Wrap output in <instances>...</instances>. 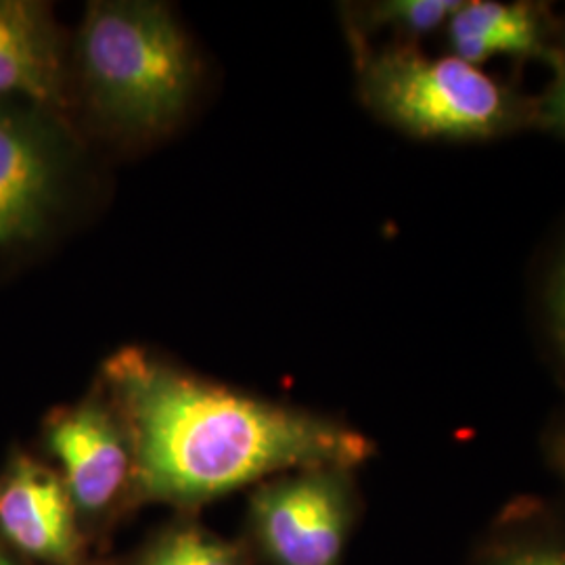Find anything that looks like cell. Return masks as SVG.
Here are the masks:
<instances>
[{"instance_id":"cell-4","label":"cell","mask_w":565,"mask_h":565,"mask_svg":"<svg viewBox=\"0 0 565 565\" xmlns=\"http://www.w3.org/2000/svg\"><path fill=\"white\" fill-rule=\"evenodd\" d=\"M63 118L34 103L0 102V258L41 242L65 200Z\"/></svg>"},{"instance_id":"cell-14","label":"cell","mask_w":565,"mask_h":565,"mask_svg":"<svg viewBox=\"0 0 565 565\" xmlns=\"http://www.w3.org/2000/svg\"><path fill=\"white\" fill-rule=\"evenodd\" d=\"M548 323L555 343L565 359V252L548 287Z\"/></svg>"},{"instance_id":"cell-16","label":"cell","mask_w":565,"mask_h":565,"mask_svg":"<svg viewBox=\"0 0 565 565\" xmlns=\"http://www.w3.org/2000/svg\"><path fill=\"white\" fill-rule=\"evenodd\" d=\"M0 565H15V562L9 557V553L0 546Z\"/></svg>"},{"instance_id":"cell-5","label":"cell","mask_w":565,"mask_h":565,"mask_svg":"<svg viewBox=\"0 0 565 565\" xmlns=\"http://www.w3.org/2000/svg\"><path fill=\"white\" fill-rule=\"evenodd\" d=\"M343 469H306L260 488L252 515L275 565H338L352 522Z\"/></svg>"},{"instance_id":"cell-11","label":"cell","mask_w":565,"mask_h":565,"mask_svg":"<svg viewBox=\"0 0 565 565\" xmlns=\"http://www.w3.org/2000/svg\"><path fill=\"white\" fill-rule=\"evenodd\" d=\"M139 565H239L231 546L198 527L162 534L142 555Z\"/></svg>"},{"instance_id":"cell-1","label":"cell","mask_w":565,"mask_h":565,"mask_svg":"<svg viewBox=\"0 0 565 565\" xmlns=\"http://www.w3.org/2000/svg\"><path fill=\"white\" fill-rule=\"evenodd\" d=\"M145 499L195 505L282 471L343 469L373 457L352 427L202 380L139 345L103 364Z\"/></svg>"},{"instance_id":"cell-13","label":"cell","mask_w":565,"mask_h":565,"mask_svg":"<svg viewBox=\"0 0 565 565\" xmlns=\"http://www.w3.org/2000/svg\"><path fill=\"white\" fill-rule=\"evenodd\" d=\"M553 65L557 76L543 105L536 107V120L545 121L546 126L555 128L565 137V49L555 55Z\"/></svg>"},{"instance_id":"cell-6","label":"cell","mask_w":565,"mask_h":565,"mask_svg":"<svg viewBox=\"0 0 565 565\" xmlns=\"http://www.w3.org/2000/svg\"><path fill=\"white\" fill-rule=\"evenodd\" d=\"M44 440L78 511L99 513L132 480L130 440L109 401L90 396L57 408L44 425Z\"/></svg>"},{"instance_id":"cell-12","label":"cell","mask_w":565,"mask_h":565,"mask_svg":"<svg viewBox=\"0 0 565 565\" xmlns=\"http://www.w3.org/2000/svg\"><path fill=\"white\" fill-rule=\"evenodd\" d=\"M490 565H565V543L534 541L513 546Z\"/></svg>"},{"instance_id":"cell-8","label":"cell","mask_w":565,"mask_h":565,"mask_svg":"<svg viewBox=\"0 0 565 565\" xmlns=\"http://www.w3.org/2000/svg\"><path fill=\"white\" fill-rule=\"evenodd\" d=\"M76 507L60 473L36 459L15 457L0 482V532L23 553L72 564L81 551Z\"/></svg>"},{"instance_id":"cell-2","label":"cell","mask_w":565,"mask_h":565,"mask_svg":"<svg viewBox=\"0 0 565 565\" xmlns=\"http://www.w3.org/2000/svg\"><path fill=\"white\" fill-rule=\"evenodd\" d=\"M74 70L88 116L126 141L172 130L200 81V61L179 21L166 4L147 0L88 4Z\"/></svg>"},{"instance_id":"cell-10","label":"cell","mask_w":565,"mask_h":565,"mask_svg":"<svg viewBox=\"0 0 565 565\" xmlns=\"http://www.w3.org/2000/svg\"><path fill=\"white\" fill-rule=\"evenodd\" d=\"M459 7V0H385L364 9V28H390L415 39L438 30Z\"/></svg>"},{"instance_id":"cell-3","label":"cell","mask_w":565,"mask_h":565,"mask_svg":"<svg viewBox=\"0 0 565 565\" xmlns=\"http://www.w3.org/2000/svg\"><path fill=\"white\" fill-rule=\"evenodd\" d=\"M359 65L364 105L417 139H492L536 120V107L457 55L394 44L359 51Z\"/></svg>"},{"instance_id":"cell-7","label":"cell","mask_w":565,"mask_h":565,"mask_svg":"<svg viewBox=\"0 0 565 565\" xmlns=\"http://www.w3.org/2000/svg\"><path fill=\"white\" fill-rule=\"evenodd\" d=\"M70 70L60 25L46 2L0 0V102L18 99L65 120Z\"/></svg>"},{"instance_id":"cell-9","label":"cell","mask_w":565,"mask_h":565,"mask_svg":"<svg viewBox=\"0 0 565 565\" xmlns=\"http://www.w3.org/2000/svg\"><path fill=\"white\" fill-rule=\"evenodd\" d=\"M448 36L455 55L471 65L484 63L494 55L548 57L551 61L557 55L546 44L541 11L525 2H461L448 21Z\"/></svg>"},{"instance_id":"cell-15","label":"cell","mask_w":565,"mask_h":565,"mask_svg":"<svg viewBox=\"0 0 565 565\" xmlns=\"http://www.w3.org/2000/svg\"><path fill=\"white\" fill-rule=\"evenodd\" d=\"M553 459L565 473V429L553 440Z\"/></svg>"}]
</instances>
